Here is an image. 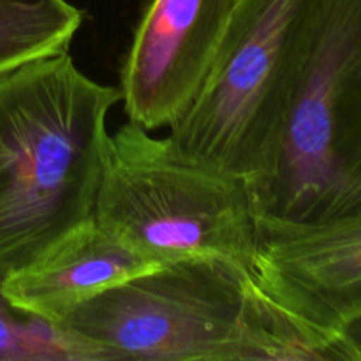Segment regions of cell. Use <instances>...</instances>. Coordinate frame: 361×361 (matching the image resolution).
Here are the masks:
<instances>
[{"label": "cell", "instance_id": "cell-7", "mask_svg": "<svg viewBox=\"0 0 361 361\" xmlns=\"http://www.w3.org/2000/svg\"><path fill=\"white\" fill-rule=\"evenodd\" d=\"M252 275L303 319L344 334L361 316V215L323 224H257Z\"/></svg>", "mask_w": 361, "mask_h": 361}, {"label": "cell", "instance_id": "cell-6", "mask_svg": "<svg viewBox=\"0 0 361 361\" xmlns=\"http://www.w3.org/2000/svg\"><path fill=\"white\" fill-rule=\"evenodd\" d=\"M238 0H150L120 67L130 122L169 127L203 88Z\"/></svg>", "mask_w": 361, "mask_h": 361}, {"label": "cell", "instance_id": "cell-10", "mask_svg": "<svg viewBox=\"0 0 361 361\" xmlns=\"http://www.w3.org/2000/svg\"><path fill=\"white\" fill-rule=\"evenodd\" d=\"M83 18L67 0H0V76L67 51Z\"/></svg>", "mask_w": 361, "mask_h": 361}, {"label": "cell", "instance_id": "cell-11", "mask_svg": "<svg viewBox=\"0 0 361 361\" xmlns=\"http://www.w3.org/2000/svg\"><path fill=\"white\" fill-rule=\"evenodd\" d=\"M7 275L0 267V361H30L32 314L9 302L2 288Z\"/></svg>", "mask_w": 361, "mask_h": 361}, {"label": "cell", "instance_id": "cell-1", "mask_svg": "<svg viewBox=\"0 0 361 361\" xmlns=\"http://www.w3.org/2000/svg\"><path fill=\"white\" fill-rule=\"evenodd\" d=\"M120 90L67 51L0 76V267L20 270L94 219Z\"/></svg>", "mask_w": 361, "mask_h": 361}, {"label": "cell", "instance_id": "cell-8", "mask_svg": "<svg viewBox=\"0 0 361 361\" xmlns=\"http://www.w3.org/2000/svg\"><path fill=\"white\" fill-rule=\"evenodd\" d=\"M157 267L90 219L11 271L2 288L20 310L60 323L88 300Z\"/></svg>", "mask_w": 361, "mask_h": 361}, {"label": "cell", "instance_id": "cell-3", "mask_svg": "<svg viewBox=\"0 0 361 361\" xmlns=\"http://www.w3.org/2000/svg\"><path fill=\"white\" fill-rule=\"evenodd\" d=\"M94 219L152 263L219 257L252 271L257 222L245 180L130 120L108 140Z\"/></svg>", "mask_w": 361, "mask_h": 361}, {"label": "cell", "instance_id": "cell-9", "mask_svg": "<svg viewBox=\"0 0 361 361\" xmlns=\"http://www.w3.org/2000/svg\"><path fill=\"white\" fill-rule=\"evenodd\" d=\"M355 361L344 334L303 319L247 271L240 316L238 361Z\"/></svg>", "mask_w": 361, "mask_h": 361}, {"label": "cell", "instance_id": "cell-4", "mask_svg": "<svg viewBox=\"0 0 361 361\" xmlns=\"http://www.w3.org/2000/svg\"><path fill=\"white\" fill-rule=\"evenodd\" d=\"M310 0H238L217 60L169 140L190 161L245 180L267 175Z\"/></svg>", "mask_w": 361, "mask_h": 361}, {"label": "cell", "instance_id": "cell-12", "mask_svg": "<svg viewBox=\"0 0 361 361\" xmlns=\"http://www.w3.org/2000/svg\"><path fill=\"white\" fill-rule=\"evenodd\" d=\"M344 337L348 338L349 345H351L355 361H361V316L344 328Z\"/></svg>", "mask_w": 361, "mask_h": 361}, {"label": "cell", "instance_id": "cell-2", "mask_svg": "<svg viewBox=\"0 0 361 361\" xmlns=\"http://www.w3.org/2000/svg\"><path fill=\"white\" fill-rule=\"evenodd\" d=\"M249 190L259 226L361 215V0H310L281 137Z\"/></svg>", "mask_w": 361, "mask_h": 361}, {"label": "cell", "instance_id": "cell-5", "mask_svg": "<svg viewBox=\"0 0 361 361\" xmlns=\"http://www.w3.org/2000/svg\"><path fill=\"white\" fill-rule=\"evenodd\" d=\"M247 271L219 257L162 263L88 300L59 324L108 360L238 361Z\"/></svg>", "mask_w": 361, "mask_h": 361}]
</instances>
